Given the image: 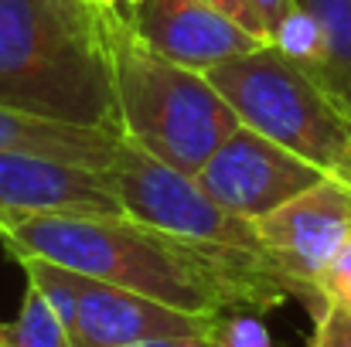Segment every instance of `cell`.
<instances>
[{
  "instance_id": "cell-15",
  "label": "cell",
  "mask_w": 351,
  "mask_h": 347,
  "mask_svg": "<svg viewBox=\"0 0 351 347\" xmlns=\"http://www.w3.org/2000/svg\"><path fill=\"white\" fill-rule=\"evenodd\" d=\"M215 347H273L266 324L252 310H229L215 327Z\"/></svg>"
},
{
  "instance_id": "cell-1",
  "label": "cell",
  "mask_w": 351,
  "mask_h": 347,
  "mask_svg": "<svg viewBox=\"0 0 351 347\" xmlns=\"http://www.w3.org/2000/svg\"><path fill=\"white\" fill-rule=\"evenodd\" d=\"M0 106L119 133L99 0H0Z\"/></svg>"
},
{
  "instance_id": "cell-2",
  "label": "cell",
  "mask_w": 351,
  "mask_h": 347,
  "mask_svg": "<svg viewBox=\"0 0 351 347\" xmlns=\"http://www.w3.org/2000/svg\"><path fill=\"white\" fill-rule=\"evenodd\" d=\"M3 252L45 255L89 279L154 296L191 313L249 310L245 293L202 252L174 242L123 211L110 215H27L0 222Z\"/></svg>"
},
{
  "instance_id": "cell-22",
  "label": "cell",
  "mask_w": 351,
  "mask_h": 347,
  "mask_svg": "<svg viewBox=\"0 0 351 347\" xmlns=\"http://www.w3.org/2000/svg\"><path fill=\"white\" fill-rule=\"evenodd\" d=\"M103 7H119V10H133L136 3H143V0H99Z\"/></svg>"
},
{
  "instance_id": "cell-10",
  "label": "cell",
  "mask_w": 351,
  "mask_h": 347,
  "mask_svg": "<svg viewBox=\"0 0 351 347\" xmlns=\"http://www.w3.org/2000/svg\"><path fill=\"white\" fill-rule=\"evenodd\" d=\"M126 14L143 41L195 72H208L212 65L269 44L205 0H143Z\"/></svg>"
},
{
  "instance_id": "cell-12",
  "label": "cell",
  "mask_w": 351,
  "mask_h": 347,
  "mask_svg": "<svg viewBox=\"0 0 351 347\" xmlns=\"http://www.w3.org/2000/svg\"><path fill=\"white\" fill-rule=\"evenodd\" d=\"M0 344L3 347H75L69 324L51 310V303L27 286L21 310L14 320H0Z\"/></svg>"
},
{
  "instance_id": "cell-18",
  "label": "cell",
  "mask_w": 351,
  "mask_h": 347,
  "mask_svg": "<svg viewBox=\"0 0 351 347\" xmlns=\"http://www.w3.org/2000/svg\"><path fill=\"white\" fill-rule=\"evenodd\" d=\"M205 3H212L215 10H222L226 17H232L235 24H242V27H245V31H252L256 38L269 41L266 21H263V14H259V7H256L252 0H205Z\"/></svg>"
},
{
  "instance_id": "cell-14",
  "label": "cell",
  "mask_w": 351,
  "mask_h": 347,
  "mask_svg": "<svg viewBox=\"0 0 351 347\" xmlns=\"http://www.w3.org/2000/svg\"><path fill=\"white\" fill-rule=\"evenodd\" d=\"M300 3L317 14L328 34V65L321 72H328L331 79L351 89V0H300Z\"/></svg>"
},
{
  "instance_id": "cell-16",
  "label": "cell",
  "mask_w": 351,
  "mask_h": 347,
  "mask_svg": "<svg viewBox=\"0 0 351 347\" xmlns=\"http://www.w3.org/2000/svg\"><path fill=\"white\" fill-rule=\"evenodd\" d=\"M317 293H321V303L341 307L345 313H351V238L331 255V262L321 269Z\"/></svg>"
},
{
  "instance_id": "cell-23",
  "label": "cell",
  "mask_w": 351,
  "mask_h": 347,
  "mask_svg": "<svg viewBox=\"0 0 351 347\" xmlns=\"http://www.w3.org/2000/svg\"><path fill=\"white\" fill-rule=\"evenodd\" d=\"M0 347H3V344H0Z\"/></svg>"
},
{
  "instance_id": "cell-7",
  "label": "cell",
  "mask_w": 351,
  "mask_h": 347,
  "mask_svg": "<svg viewBox=\"0 0 351 347\" xmlns=\"http://www.w3.org/2000/svg\"><path fill=\"white\" fill-rule=\"evenodd\" d=\"M195 181L226 208L259 222L307 188L328 181L314 164L280 146L252 126H239L232 136L205 160Z\"/></svg>"
},
{
  "instance_id": "cell-9",
  "label": "cell",
  "mask_w": 351,
  "mask_h": 347,
  "mask_svg": "<svg viewBox=\"0 0 351 347\" xmlns=\"http://www.w3.org/2000/svg\"><path fill=\"white\" fill-rule=\"evenodd\" d=\"M110 215L119 211L103 170L21 150H0V222L27 215Z\"/></svg>"
},
{
  "instance_id": "cell-20",
  "label": "cell",
  "mask_w": 351,
  "mask_h": 347,
  "mask_svg": "<svg viewBox=\"0 0 351 347\" xmlns=\"http://www.w3.org/2000/svg\"><path fill=\"white\" fill-rule=\"evenodd\" d=\"M123 347H215V337H157V341H140V344H123Z\"/></svg>"
},
{
  "instance_id": "cell-21",
  "label": "cell",
  "mask_w": 351,
  "mask_h": 347,
  "mask_svg": "<svg viewBox=\"0 0 351 347\" xmlns=\"http://www.w3.org/2000/svg\"><path fill=\"white\" fill-rule=\"evenodd\" d=\"M307 72H314V75L324 82V89L335 96V103H338V106L348 113V119H351V89H348V86H341L338 79H331V75H328V72H321V68H307Z\"/></svg>"
},
{
  "instance_id": "cell-19",
  "label": "cell",
  "mask_w": 351,
  "mask_h": 347,
  "mask_svg": "<svg viewBox=\"0 0 351 347\" xmlns=\"http://www.w3.org/2000/svg\"><path fill=\"white\" fill-rule=\"evenodd\" d=\"M252 3L259 7V14H263V21H266V31H269V38H273L276 24L287 17V10H290L297 0H252Z\"/></svg>"
},
{
  "instance_id": "cell-6",
  "label": "cell",
  "mask_w": 351,
  "mask_h": 347,
  "mask_svg": "<svg viewBox=\"0 0 351 347\" xmlns=\"http://www.w3.org/2000/svg\"><path fill=\"white\" fill-rule=\"evenodd\" d=\"M287 290L300 300L311 317L324 307L317 293V276L331 255L351 238V188L338 181H321L304 194L290 198L276 211L256 222Z\"/></svg>"
},
{
  "instance_id": "cell-17",
  "label": "cell",
  "mask_w": 351,
  "mask_h": 347,
  "mask_svg": "<svg viewBox=\"0 0 351 347\" xmlns=\"http://www.w3.org/2000/svg\"><path fill=\"white\" fill-rule=\"evenodd\" d=\"M311 347H351V313H345L341 307L324 303L314 313Z\"/></svg>"
},
{
  "instance_id": "cell-13",
  "label": "cell",
  "mask_w": 351,
  "mask_h": 347,
  "mask_svg": "<svg viewBox=\"0 0 351 347\" xmlns=\"http://www.w3.org/2000/svg\"><path fill=\"white\" fill-rule=\"evenodd\" d=\"M269 44L300 68H324L328 65V34H324L317 14L311 7H304L300 0L276 24Z\"/></svg>"
},
{
  "instance_id": "cell-4",
  "label": "cell",
  "mask_w": 351,
  "mask_h": 347,
  "mask_svg": "<svg viewBox=\"0 0 351 347\" xmlns=\"http://www.w3.org/2000/svg\"><path fill=\"white\" fill-rule=\"evenodd\" d=\"M103 177L117 194L123 215L212 259L245 293L252 313H266L293 300L256 222L219 205L191 174L167 167L140 146L119 140Z\"/></svg>"
},
{
  "instance_id": "cell-3",
  "label": "cell",
  "mask_w": 351,
  "mask_h": 347,
  "mask_svg": "<svg viewBox=\"0 0 351 347\" xmlns=\"http://www.w3.org/2000/svg\"><path fill=\"white\" fill-rule=\"evenodd\" d=\"M119 136L167 167L198 174L242 126L232 103L205 72L171 62L140 38L130 14L106 7Z\"/></svg>"
},
{
  "instance_id": "cell-11",
  "label": "cell",
  "mask_w": 351,
  "mask_h": 347,
  "mask_svg": "<svg viewBox=\"0 0 351 347\" xmlns=\"http://www.w3.org/2000/svg\"><path fill=\"white\" fill-rule=\"evenodd\" d=\"M119 133L93 129V126H72L58 119L17 113L10 106H0V150H21L38 153L51 160L82 164L93 170H106L113 153L119 150Z\"/></svg>"
},
{
  "instance_id": "cell-5",
  "label": "cell",
  "mask_w": 351,
  "mask_h": 347,
  "mask_svg": "<svg viewBox=\"0 0 351 347\" xmlns=\"http://www.w3.org/2000/svg\"><path fill=\"white\" fill-rule=\"evenodd\" d=\"M205 75L245 126L351 188V119L314 72L266 44L252 55L212 65Z\"/></svg>"
},
{
  "instance_id": "cell-8",
  "label": "cell",
  "mask_w": 351,
  "mask_h": 347,
  "mask_svg": "<svg viewBox=\"0 0 351 347\" xmlns=\"http://www.w3.org/2000/svg\"><path fill=\"white\" fill-rule=\"evenodd\" d=\"M219 320L222 313H191L154 296L86 276L75 307L72 341L75 347H123L157 337H212Z\"/></svg>"
}]
</instances>
